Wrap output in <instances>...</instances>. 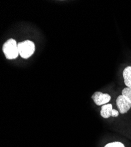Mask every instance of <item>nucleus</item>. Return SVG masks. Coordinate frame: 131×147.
<instances>
[{
    "instance_id": "obj_2",
    "label": "nucleus",
    "mask_w": 131,
    "mask_h": 147,
    "mask_svg": "<svg viewBox=\"0 0 131 147\" xmlns=\"http://www.w3.org/2000/svg\"><path fill=\"white\" fill-rule=\"evenodd\" d=\"M18 49L20 56L24 59H27L34 53L35 47L32 41L26 40L18 43Z\"/></svg>"
},
{
    "instance_id": "obj_3",
    "label": "nucleus",
    "mask_w": 131,
    "mask_h": 147,
    "mask_svg": "<svg viewBox=\"0 0 131 147\" xmlns=\"http://www.w3.org/2000/svg\"><path fill=\"white\" fill-rule=\"evenodd\" d=\"M92 98L95 104L98 106H102L103 105L108 104L111 99V96L106 93H102L100 91L95 92L92 95Z\"/></svg>"
},
{
    "instance_id": "obj_7",
    "label": "nucleus",
    "mask_w": 131,
    "mask_h": 147,
    "mask_svg": "<svg viewBox=\"0 0 131 147\" xmlns=\"http://www.w3.org/2000/svg\"><path fill=\"white\" fill-rule=\"evenodd\" d=\"M122 95L126 97L131 103V88L126 87L122 91Z\"/></svg>"
},
{
    "instance_id": "obj_8",
    "label": "nucleus",
    "mask_w": 131,
    "mask_h": 147,
    "mask_svg": "<svg viewBox=\"0 0 131 147\" xmlns=\"http://www.w3.org/2000/svg\"><path fill=\"white\" fill-rule=\"evenodd\" d=\"M104 147H125L124 144L121 142L115 141L107 144L105 145Z\"/></svg>"
},
{
    "instance_id": "obj_4",
    "label": "nucleus",
    "mask_w": 131,
    "mask_h": 147,
    "mask_svg": "<svg viewBox=\"0 0 131 147\" xmlns=\"http://www.w3.org/2000/svg\"><path fill=\"white\" fill-rule=\"evenodd\" d=\"M116 103L120 113L122 114L127 113L131 108L130 102L122 95L118 96Z\"/></svg>"
},
{
    "instance_id": "obj_6",
    "label": "nucleus",
    "mask_w": 131,
    "mask_h": 147,
    "mask_svg": "<svg viewBox=\"0 0 131 147\" xmlns=\"http://www.w3.org/2000/svg\"><path fill=\"white\" fill-rule=\"evenodd\" d=\"M123 77L126 86L131 88V67H126L123 71Z\"/></svg>"
},
{
    "instance_id": "obj_5",
    "label": "nucleus",
    "mask_w": 131,
    "mask_h": 147,
    "mask_svg": "<svg viewBox=\"0 0 131 147\" xmlns=\"http://www.w3.org/2000/svg\"><path fill=\"white\" fill-rule=\"evenodd\" d=\"M101 115L103 118H109L110 117H117L119 115V111L113 109L111 104H107L102 106Z\"/></svg>"
},
{
    "instance_id": "obj_1",
    "label": "nucleus",
    "mask_w": 131,
    "mask_h": 147,
    "mask_svg": "<svg viewBox=\"0 0 131 147\" xmlns=\"http://www.w3.org/2000/svg\"><path fill=\"white\" fill-rule=\"evenodd\" d=\"M3 51L7 59H16L19 55L17 41L13 38L8 40L3 45Z\"/></svg>"
}]
</instances>
